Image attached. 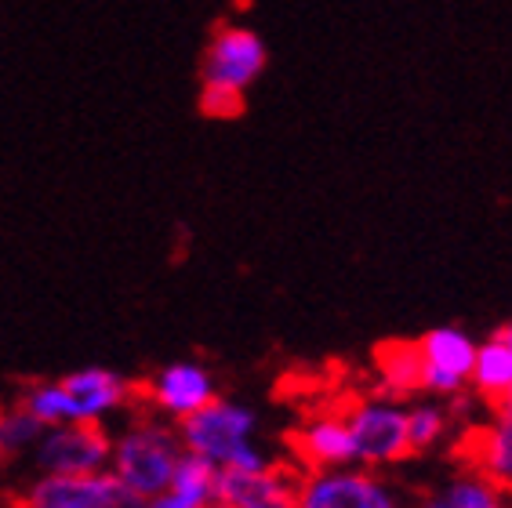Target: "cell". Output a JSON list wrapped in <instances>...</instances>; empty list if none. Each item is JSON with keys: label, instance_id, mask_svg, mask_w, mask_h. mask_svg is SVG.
Here are the masks:
<instances>
[{"label": "cell", "instance_id": "obj_7", "mask_svg": "<svg viewBox=\"0 0 512 508\" xmlns=\"http://www.w3.org/2000/svg\"><path fill=\"white\" fill-rule=\"evenodd\" d=\"M142 400L149 403V411L157 418L178 425V421L204 411L211 400H218V381L204 363L175 360L149 374V381L142 385Z\"/></svg>", "mask_w": 512, "mask_h": 508}, {"label": "cell", "instance_id": "obj_5", "mask_svg": "<svg viewBox=\"0 0 512 508\" xmlns=\"http://www.w3.org/2000/svg\"><path fill=\"white\" fill-rule=\"evenodd\" d=\"M298 508H407L385 476L360 465L306 472L298 479Z\"/></svg>", "mask_w": 512, "mask_h": 508}, {"label": "cell", "instance_id": "obj_6", "mask_svg": "<svg viewBox=\"0 0 512 508\" xmlns=\"http://www.w3.org/2000/svg\"><path fill=\"white\" fill-rule=\"evenodd\" d=\"M30 461L37 476H95L109 472V432L102 425H55L40 432Z\"/></svg>", "mask_w": 512, "mask_h": 508}, {"label": "cell", "instance_id": "obj_21", "mask_svg": "<svg viewBox=\"0 0 512 508\" xmlns=\"http://www.w3.org/2000/svg\"><path fill=\"white\" fill-rule=\"evenodd\" d=\"M502 411H512V385H509V392L502 396Z\"/></svg>", "mask_w": 512, "mask_h": 508}, {"label": "cell", "instance_id": "obj_19", "mask_svg": "<svg viewBox=\"0 0 512 508\" xmlns=\"http://www.w3.org/2000/svg\"><path fill=\"white\" fill-rule=\"evenodd\" d=\"M40 432L44 425L30 411H22L19 403L0 411V458H30Z\"/></svg>", "mask_w": 512, "mask_h": 508}, {"label": "cell", "instance_id": "obj_16", "mask_svg": "<svg viewBox=\"0 0 512 508\" xmlns=\"http://www.w3.org/2000/svg\"><path fill=\"white\" fill-rule=\"evenodd\" d=\"M418 508H509V490H502L498 483L469 469L444 479L436 490H429Z\"/></svg>", "mask_w": 512, "mask_h": 508}, {"label": "cell", "instance_id": "obj_11", "mask_svg": "<svg viewBox=\"0 0 512 508\" xmlns=\"http://www.w3.org/2000/svg\"><path fill=\"white\" fill-rule=\"evenodd\" d=\"M218 508H298V479L284 465L218 472Z\"/></svg>", "mask_w": 512, "mask_h": 508}, {"label": "cell", "instance_id": "obj_17", "mask_svg": "<svg viewBox=\"0 0 512 508\" xmlns=\"http://www.w3.org/2000/svg\"><path fill=\"white\" fill-rule=\"evenodd\" d=\"M469 385H473L476 400H498L509 392L512 385V356L505 352V345L498 338L476 345V360L473 374H469Z\"/></svg>", "mask_w": 512, "mask_h": 508}, {"label": "cell", "instance_id": "obj_10", "mask_svg": "<svg viewBox=\"0 0 512 508\" xmlns=\"http://www.w3.org/2000/svg\"><path fill=\"white\" fill-rule=\"evenodd\" d=\"M109 472L95 476H37L22 490V508H142Z\"/></svg>", "mask_w": 512, "mask_h": 508}, {"label": "cell", "instance_id": "obj_4", "mask_svg": "<svg viewBox=\"0 0 512 508\" xmlns=\"http://www.w3.org/2000/svg\"><path fill=\"white\" fill-rule=\"evenodd\" d=\"M349 443H353V465L360 469H389L411 458L407 440V403L385 400V396H364L342 411Z\"/></svg>", "mask_w": 512, "mask_h": 508}, {"label": "cell", "instance_id": "obj_14", "mask_svg": "<svg viewBox=\"0 0 512 508\" xmlns=\"http://www.w3.org/2000/svg\"><path fill=\"white\" fill-rule=\"evenodd\" d=\"M465 454L480 476H487L502 490H512V411H498L487 425H480L469 436Z\"/></svg>", "mask_w": 512, "mask_h": 508}, {"label": "cell", "instance_id": "obj_18", "mask_svg": "<svg viewBox=\"0 0 512 508\" xmlns=\"http://www.w3.org/2000/svg\"><path fill=\"white\" fill-rule=\"evenodd\" d=\"M447 429H451V414H447L444 400H414L407 403V440H411V454H425L444 443Z\"/></svg>", "mask_w": 512, "mask_h": 508}, {"label": "cell", "instance_id": "obj_2", "mask_svg": "<svg viewBox=\"0 0 512 508\" xmlns=\"http://www.w3.org/2000/svg\"><path fill=\"white\" fill-rule=\"evenodd\" d=\"M175 429L182 450L218 472H262L276 465L258 443V411L240 400L218 396L193 418L178 421Z\"/></svg>", "mask_w": 512, "mask_h": 508}, {"label": "cell", "instance_id": "obj_20", "mask_svg": "<svg viewBox=\"0 0 512 508\" xmlns=\"http://www.w3.org/2000/svg\"><path fill=\"white\" fill-rule=\"evenodd\" d=\"M498 342H502V345H505V352L512 356V323H505L502 331H498Z\"/></svg>", "mask_w": 512, "mask_h": 508}, {"label": "cell", "instance_id": "obj_12", "mask_svg": "<svg viewBox=\"0 0 512 508\" xmlns=\"http://www.w3.org/2000/svg\"><path fill=\"white\" fill-rule=\"evenodd\" d=\"M291 450L306 465V472L353 465V443H349V429H345L342 414H316V418L302 421L291 436Z\"/></svg>", "mask_w": 512, "mask_h": 508}, {"label": "cell", "instance_id": "obj_1", "mask_svg": "<svg viewBox=\"0 0 512 508\" xmlns=\"http://www.w3.org/2000/svg\"><path fill=\"white\" fill-rule=\"evenodd\" d=\"M135 385L109 367H80L55 381H33L19 407L30 411L44 429L55 425H102L131 411Z\"/></svg>", "mask_w": 512, "mask_h": 508}, {"label": "cell", "instance_id": "obj_3", "mask_svg": "<svg viewBox=\"0 0 512 508\" xmlns=\"http://www.w3.org/2000/svg\"><path fill=\"white\" fill-rule=\"evenodd\" d=\"M182 454L178 429L153 411H135L117 432H109V476L138 501L168 487Z\"/></svg>", "mask_w": 512, "mask_h": 508}, {"label": "cell", "instance_id": "obj_15", "mask_svg": "<svg viewBox=\"0 0 512 508\" xmlns=\"http://www.w3.org/2000/svg\"><path fill=\"white\" fill-rule=\"evenodd\" d=\"M378 396L385 400H411L422 392V356L418 342H385L375 352Z\"/></svg>", "mask_w": 512, "mask_h": 508}, {"label": "cell", "instance_id": "obj_8", "mask_svg": "<svg viewBox=\"0 0 512 508\" xmlns=\"http://www.w3.org/2000/svg\"><path fill=\"white\" fill-rule=\"evenodd\" d=\"M418 356H422V392L429 400H451L469 385L476 342L462 327H433L418 338Z\"/></svg>", "mask_w": 512, "mask_h": 508}, {"label": "cell", "instance_id": "obj_13", "mask_svg": "<svg viewBox=\"0 0 512 508\" xmlns=\"http://www.w3.org/2000/svg\"><path fill=\"white\" fill-rule=\"evenodd\" d=\"M142 508H218V469L193 454H182L171 483Z\"/></svg>", "mask_w": 512, "mask_h": 508}, {"label": "cell", "instance_id": "obj_9", "mask_svg": "<svg viewBox=\"0 0 512 508\" xmlns=\"http://www.w3.org/2000/svg\"><path fill=\"white\" fill-rule=\"evenodd\" d=\"M269 62L266 40L255 30H240L226 26L218 30L204 59V91H229V95H244L247 84L262 77Z\"/></svg>", "mask_w": 512, "mask_h": 508}]
</instances>
